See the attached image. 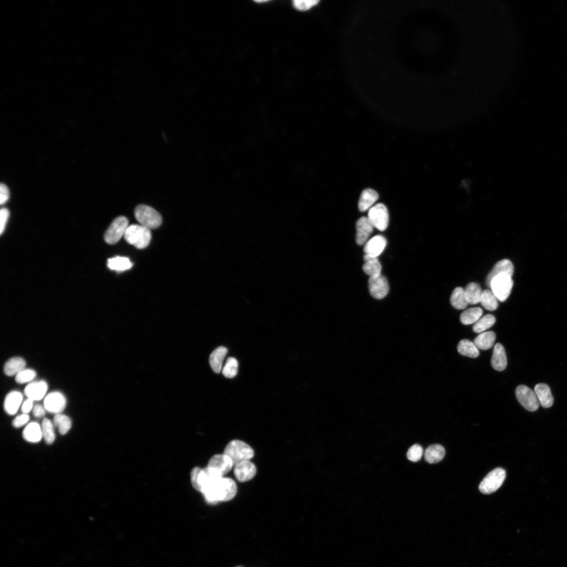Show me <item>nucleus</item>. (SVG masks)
I'll return each mask as SVG.
<instances>
[{
    "instance_id": "obj_46",
    "label": "nucleus",
    "mask_w": 567,
    "mask_h": 567,
    "mask_svg": "<svg viewBox=\"0 0 567 567\" xmlns=\"http://www.w3.org/2000/svg\"><path fill=\"white\" fill-rule=\"evenodd\" d=\"M33 402L31 399H28L23 402L21 406V410L23 414H28L32 411L33 408Z\"/></svg>"
},
{
    "instance_id": "obj_25",
    "label": "nucleus",
    "mask_w": 567,
    "mask_h": 567,
    "mask_svg": "<svg viewBox=\"0 0 567 567\" xmlns=\"http://www.w3.org/2000/svg\"><path fill=\"white\" fill-rule=\"evenodd\" d=\"M446 451L444 447L439 445H434L429 447L425 451V460L430 464L439 463L444 459Z\"/></svg>"
},
{
    "instance_id": "obj_24",
    "label": "nucleus",
    "mask_w": 567,
    "mask_h": 567,
    "mask_svg": "<svg viewBox=\"0 0 567 567\" xmlns=\"http://www.w3.org/2000/svg\"><path fill=\"white\" fill-rule=\"evenodd\" d=\"M379 196L377 192L371 189H367L362 193L358 203V208L360 211L365 212L369 210L374 203L377 201Z\"/></svg>"
},
{
    "instance_id": "obj_12",
    "label": "nucleus",
    "mask_w": 567,
    "mask_h": 567,
    "mask_svg": "<svg viewBox=\"0 0 567 567\" xmlns=\"http://www.w3.org/2000/svg\"><path fill=\"white\" fill-rule=\"evenodd\" d=\"M66 406V398L63 394L58 392L49 394L44 401L45 410L56 415L61 414L65 409Z\"/></svg>"
},
{
    "instance_id": "obj_48",
    "label": "nucleus",
    "mask_w": 567,
    "mask_h": 567,
    "mask_svg": "<svg viewBox=\"0 0 567 567\" xmlns=\"http://www.w3.org/2000/svg\"><path fill=\"white\" fill-rule=\"evenodd\" d=\"M237 567H242V566H237Z\"/></svg>"
},
{
    "instance_id": "obj_3",
    "label": "nucleus",
    "mask_w": 567,
    "mask_h": 567,
    "mask_svg": "<svg viewBox=\"0 0 567 567\" xmlns=\"http://www.w3.org/2000/svg\"><path fill=\"white\" fill-rule=\"evenodd\" d=\"M223 454L231 459L234 466L245 461H250L254 456L253 449L243 441L235 440L229 442Z\"/></svg>"
},
{
    "instance_id": "obj_6",
    "label": "nucleus",
    "mask_w": 567,
    "mask_h": 567,
    "mask_svg": "<svg viewBox=\"0 0 567 567\" xmlns=\"http://www.w3.org/2000/svg\"><path fill=\"white\" fill-rule=\"evenodd\" d=\"M513 285L512 276L501 274L495 276L492 280L490 288L499 300L503 302L509 296Z\"/></svg>"
},
{
    "instance_id": "obj_44",
    "label": "nucleus",
    "mask_w": 567,
    "mask_h": 567,
    "mask_svg": "<svg viewBox=\"0 0 567 567\" xmlns=\"http://www.w3.org/2000/svg\"><path fill=\"white\" fill-rule=\"evenodd\" d=\"M10 198V191L8 187L4 184L0 185V204H6Z\"/></svg>"
},
{
    "instance_id": "obj_15",
    "label": "nucleus",
    "mask_w": 567,
    "mask_h": 567,
    "mask_svg": "<svg viewBox=\"0 0 567 567\" xmlns=\"http://www.w3.org/2000/svg\"><path fill=\"white\" fill-rule=\"evenodd\" d=\"M256 473V468L250 460L240 463L235 466V477L240 482H246L251 480Z\"/></svg>"
},
{
    "instance_id": "obj_42",
    "label": "nucleus",
    "mask_w": 567,
    "mask_h": 567,
    "mask_svg": "<svg viewBox=\"0 0 567 567\" xmlns=\"http://www.w3.org/2000/svg\"><path fill=\"white\" fill-rule=\"evenodd\" d=\"M10 216L9 210L6 208H3L0 211V234L3 235L5 231L8 221Z\"/></svg>"
},
{
    "instance_id": "obj_19",
    "label": "nucleus",
    "mask_w": 567,
    "mask_h": 567,
    "mask_svg": "<svg viewBox=\"0 0 567 567\" xmlns=\"http://www.w3.org/2000/svg\"><path fill=\"white\" fill-rule=\"evenodd\" d=\"M491 365L495 370L498 371L504 370L507 366L505 349L504 346L500 343L496 344L494 346Z\"/></svg>"
},
{
    "instance_id": "obj_5",
    "label": "nucleus",
    "mask_w": 567,
    "mask_h": 567,
    "mask_svg": "<svg viewBox=\"0 0 567 567\" xmlns=\"http://www.w3.org/2000/svg\"><path fill=\"white\" fill-rule=\"evenodd\" d=\"M135 216L140 225L149 229H154L162 223V217L152 208L139 205L135 210Z\"/></svg>"
},
{
    "instance_id": "obj_39",
    "label": "nucleus",
    "mask_w": 567,
    "mask_h": 567,
    "mask_svg": "<svg viewBox=\"0 0 567 567\" xmlns=\"http://www.w3.org/2000/svg\"><path fill=\"white\" fill-rule=\"evenodd\" d=\"M37 377V373L31 369H24L15 376V381L20 384H24L33 380Z\"/></svg>"
},
{
    "instance_id": "obj_16",
    "label": "nucleus",
    "mask_w": 567,
    "mask_h": 567,
    "mask_svg": "<svg viewBox=\"0 0 567 567\" xmlns=\"http://www.w3.org/2000/svg\"><path fill=\"white\" fill-rule=\"evenodd\" d=\"M374 226L368 218L362 217L356 223V242L359 245L365 244L374 231Z\"/></svg>"
},
{
    "instance_id": "obj_4",
    "label": "nucleus",
    "mask_w": 567,
    "mask_h": 567,
    "mask_svg": "<svg viewBox=\"0 0 567 567\" xmlns=\"http://www.w3.org/2000/svg\"><path fill=\"white\" fill-rule=\"evenodd\" d=\"M124 238L130 244L137 249H145L151 239L150 229L141 225L133 224L128 226Z\"/></svg>"
},
{
    "instance_id": "obj_23",
    "label": "nucleus",
    "mask_w": 567,
    "mask_h": 567,
    "mask_svg": "<svg viewBox=\"0 0 567 567\" xmlns=\"http://www.w3.org/2000/svg\"><path fill=\"white\" fill-rule=\"evenodd\" d=\"M23 439L27 442L37 444L43 437L41 425L37 422L29 423L23 431Z\"/></svg>"
},
{
    "instance_id": "obj_2",
    "label": "nucleus",
    "mask_w": 567,
    "mask_h": 567,
    "mask_svg": "<svg viewBox=\"0 0 567 567\" xmlns=\"http://www.w3.org/2000/svg\"><path fill=\"white\" fill-rule=\"evenodd\" d=\"M223 477L219 472L208 467L204 469L195 468L190 475L192 486L201 493L215 484Z\"/></svg>"
},
{
    "instance_id": "obj_34",
    "label": "nucleus",
    "mask_w": 567,
    "mask_h": 567,
    "mask_svg": "<svg viewBox=\"0 0 567 567\" xmlns=\"http://www.w3.org/2000/svg\"><path fill=\"white\" fill-rule=\"evenodd\" d=\"M53 424L59 430V433L64 435L66 434L71 427H72V423L70 419L67 416L62 414H57L53 418Z\"/></svg>"
},
{
    "instance_id": "obj_17",
    "label": "nucleus",
    "mask_w": 567,
    "mask_h": 567,
    "mask_svg": "<svg viewBox=\"0 0 567 567\" xmlns=\"http://www.w3.org/2000/svg\"><path fill=\"white\" fill-rule=\"evenodd\" d=\"M48 389L47 383L44 381H38L31 382L25 389L24 393L28 399L33 401H40L44 398Z\"/></svg>"
},
{
    "instance_id": "obj_43",
    "label": "nucleus",
    "mask_w": 567,
    "mask_h": 567,
    "mask_svg": "<svg viewBox=\"0 0 567 567\" xmlns=\"http://www.w3.org/2000/svg\"><path fill=\"white\" fill-rule=\"evenodd\" d=\"M30 417L28 414L17 416L12 422V425L15 428H19L23 426L29 421Z\"/></svg>"
},
{
    "instance_id": "obj_9",
    "label": "nucleus",
    "mask_w": 567,
    "mask_h": 567,
    "mask_svg": "<svg viewBox=\"0 0 567 567\" xmlns=\"http://www.w3.org/2000/svg\"><path fill=\"white\" fill-rule=\"evenodd\" d=\"M516 393L518 401L525 409L530 412L538 410L540 403L533 390L525 385H520L517 388Z\"/></svg>"
},
{
    "instance_id": "obj_11",
    "label": "nucleus",
    "mask_w": 567,
    "mask_h": 567,
    "mask_svg": "<svg viewBox=\"0 0 567 567\" xmlns=\"http://www.w3.org/2000/svg\"><path fill=\"white\" fill-rule=\"evenodd\" d=\"M386 240L382 236H376L369 240L365 244L364 259L365 262L378 258L386 245Z\"/></svg>"
},
{
    "instance_id": "obj_36",
    "label": "nucleus",
    "mask_w": 567,
    "mask_h": 567,
    "mask_svg": "<svg viewBox=\"0 0 567 567\" xmlns=\"http://www.w3.org/2000/svg\"><path fill=\"white\" fill-rule=\"evenodd\" d=\"M363 269L364 272L370 276L374 277L381 275L382 267L378 258L369 260L365 262Z\"/></svg>"
},
{
    "instance_id": "obj_18",
    "label": "nucleus",
    "mask_w": 567,
    "mask_h": 567,
    "mask_svg": "<svg viewBox=\"0 0 567 567\" xmlns=\"http://www.w3.org/2000/svg\"><path fill=\"white\" fill-rule=\"evenodd\" d=\"M514 268L511 262L507 259L502 260L496 263L486 278V285L490 288L492 280L496 276L506 274L512 276Z\"/></svg>"
},
{
    "instance_id": "obj_14",
    "label": "nucleus",
    "mask_w": 567,
    "mask_h": 567,
    "mask_svg": "<svg viewBox=\"0 0 567 567\" xmlns=\"http://www.w3.org/2000/svg\"><path fill=\"white\" fill-rule=\"evenodd\" d=\"M208 467L214 469L223 476L235 467L233 460L224 454H216L209 460Z\"/></svg>"
},
{
    "instance_id": "obj_29",
    "label": "nucleus",
    "mask_w": 567,
    "mask_h": 567,
    "mask_svg": "<svg viewBox=\"0 0 567 567\" xmlns=\"http://www.w3.org/2000/svg\"><path fill=\"white\" fill-rule=\"evenodd\" d=\"M457 351L462 356L477 358L480 355L479 349L474 342L468 340L460 341L457 345Z\"/></svg>"
},
{
    "instance_id": "obj_33",
    "label": "nucleus",
    "mask_w": 567,
    "mask_h": 567,
    "mask_svg": "<svg viewBox=\"0 0 567 567\" xmlns=\"http://www.w3.org/2000/svg\"><path fill=\"white\" fill-rule=\"evenodd\" d=\"M498 300L492 290H485L482 292L480 303L486 310L494 311L498 308Z\"/></svg>"
},
{
    "instance_id": "obj_47",
    "label": "nucleus",
    "mask_w": 567,
    "mask_h": 567,
    "mask_svg": "<svg viewBox=\"0 0 567 567\" xmlns=\"http://www.w3.org/2000/svg\"><path fill=\"white\" fill-rule=\"evenodd\" d=\"M255 2L257 3H268V1H255Z\"/></svg>"
},
{
    "instance_id": "obj_26",
    "label": "nucleus",
    "mask_w": 567,
    "mask_h": 567,
    "mask_svg": "<svg viewBox=\"0 0 567 567\" xmlns=\"http://www.w3.org/2000/svg\"><path fill=\"white\" fill-rule=\"evenodd\" d=\"M26 362L21 357H14L9 359L4 367L5 373L8 376H16L25 369Z\"/></svg>"
},
{
    "instance_id": "obj_45",
    "label": "nucleus",
    "mask_w": 567,
    "mask_h": 567,
    "mask_svg": "<svg viewBox=\"0 0 567 567\" xmlns=\"http://www.w3.org/2000/svg\"><path fill=\"white\" fill-rule=\"evenodd\" d=\"M45 407L41 405L38 404L34 406L32 414L33 415L37 418H41L45 415Z\"/></svg>"
},
{
    "instance_id": "obj_8",
    "label": "nucleus",
    "mask_w": 567,
    "mask_h": 567,
    "mask_svg": "<svg viewBox=\"0 0 567 567\" xmlns=\"http://www.w3.org/2000/svg\"><path fill=\"white\" fill-rule=\"evenodd\" d=\"M128 223V219L125 217L120 216L116 218L105 234L106 242L109 244L117 243L125 235L129 226Z\"/></svg>"
},
{
    "instance_id": "obj_28",
    "label": "nucleus",
    "mask_w": 567,
    "mask_h": 567,
    "mask_svg": "<svg viewBox=\"0 0 567 567\" xmlns=\"http://www.w3.org/2000/svg\"><path fill=\"white\" fill-rule=\"evenodd\" d=\"M465 291L469 304L475 305L480 303L483 291L478 284L473 282L469 283Z\"/></svg>"
},
{
    "instance_id": "obj_37",
    "label": "nucleus",
    "mask_w": 567,
    "mask_h": 567,
    "mask_svg": "<svg viewBox=\"0 0 567 567\" xmlns=\"http://www.w3.org/2000/svg\"><path fill=\"white\" fill-rule=\"evenodd\" d=\"M495 322L496 318L493 315H486L474 324L473 330L476 333H482L492 327Z\"/></svg>"
},
{
    "instance_id": "obj_1",
    "label": "nucleus",
    "mask_w": 567,
    "mask_h": 567,
    "mask_svg": "<svg viewBox=\"0 0 567 567\" xmlns=\"http://www.w3.org/2000/svg\"><path fill=\"white\" fill-rule=\"evenodd\" d=\"M237 485L234 480L230 478L222 477L214 485L208 488L202 493L205 499L210 504L219 502H227L233 500L237 493Z\"/></svg>"
},
{
    "instance_id": "obj_22",
    "label": "nucleus",
    "mask_w": 567,
    "mask_h": 567,
    "mask_svg": "<svg viewBox=\"0 0 567 567\" xmlns=\"http://www.w3.org/2000/svg\"><path fill=\"white\" fill-rule=\"evenodd\" d=\"M227 353V349L224 347H219L212 352L210 356V366L217 374L222 370L223 363Z\"/></svg>"
},
{
    "instance_id": "obj_35",
    "label": "nucleus",
    "mask_w": 567,
    "mask_h": 567,
    "mask_svg": "<svg viewBox=\"0 0 567 567\" xmlns=\"http://www.w3.org/2000/svg\"><path fill=\"white\" fill-rule=\"evenodd\" d=\"M55 425L48 419H44L41 425L43 437L48 445H51L56 440Z\"/></svg>"
},
{
    "instance_id": "obj_21",
    "label": "nucleus",
    "mask_w": 567,
    "mask_h": 567,
    "mask_svg": "<svg viewBox=\"0 0 567 567\" xmlns=\"http://www.w3.org/2000/svg\"><path fill=\"white\" fill-rule=\"evenodd\" d=\"M538 401L545 408L551 407L554 403V397L551 388L545 383H538L534 389Z\"/></svg>"
},
{
    "instance_id": "obj_41",
    "label": "nucleus",
    "mask_w": 567,
    "mask_h": 567,
    "mask_svg": "<svg viewBox=\"0 0 567 567\" xmlns=\"http://www.w3.org/2000/svg\"><path fill=\"white\" fill-rule=\"evenodd\" d=\"M320 2L317 0H295L294 8L298 11H306L317 5Z\"/></svg>"
},
{
    "instance_id": "obj_13",
    "label": "nucleus",
    "mask_w": 567,
    "mask_h": 567,
    "mask_svg": "<svg viewBox=\"0 0 567 567\" xmlns=\"http://www.w3.org/2000/svg\"><path fill=\"white\" fill-rule=\"evenodd\" d=\"M368 285L370 295L377 299L384 298L389 291L388 280L382 275L376 277H370Z\"/></svg>"
},
{
    "instance_id": "obj_32",
    "label": "nucleus",
    "mask_w": 567,
    "mask_h": 567,
    "mask_svg": "<svg viewBox=\"0 0 567 567\" xmlns=\"http://www.w3.org/2000/svg\"><path fill=\"white\" fill-rule=\"evenodd\" d=\"M450 302L452 306L457 310H464L468 305V302L465 290L462 288H457L453 291Z\"/></svg>"
},
{
    "instance_id": "obj_30",
    "label": "nucleus",
    "mask_w": 567,
    "mask_h": 567,
    "mask_svg": "<svg viewBox=\"0 0 567 567\" xmlns=\"http://www.w3.org/2000/svg\"><path fill=\"white\" fill-rule=\"evenodd\" d=\"M133 263L129 258L117 256L110 259L108 261L109 268L117 272H123L130 270L133 267Z\"/></svg>"
},
{
    "instance_id": "obj_40",
    "label": "nucleus",
    "mask_w": 567,
    "mask_h": 567,
    "mask_svg": "<svg viewBox=\"0 0 567 567\" xmlns=\"http://www.w3.org/2000/svg\"><path fill=\"white\" fill-rule=\"evenodd\" d=\"M423 455V449L419 445L413 446L407 452V457L410 461L417 462L419 461Z\"/></svg>"
},
{
    "instance_id": "obj_10",
    "label": "nucleus",
    "mask_w": 567,
    "mask_h": 567,
    "mask_svg": "<svg viewBox=\"0 0 567 567\" xmlns=\"http://www.w3.org/2000/svg\"><path fill=\"white\" fill-rule=\"evenodd\" d=\"M369 220L374 227L383 231L389 224V213L386 207L382 203H379L372 207L368 212Z\"/></svg>"
},
{
    "instance_id": "obj_7",
    "label": "nucleus",
    "mask_w": 567,
    "mask_h": 567,
    "mask_svg": "<svg viewBox=\"0 0 567 567\" xmlns=\"http://www.w3.org/2000/svg\"><path fill=\"white\" fill-rule=\"evenodd\" d=\"M506 473L502 468H496L489 472L480 483L479 489L484 494H491L498 491L503 484Z\"/></svg>"
},
{
    "instance_id": "obj_20",
    "label": "nucleus",
    "mask_w": 567,
    "mask_h": 567,
    "mask_svg": "<svg viewBox=\"0 0 567 567\" xmlns=\"http://www.w3.org/2000/svg\"><path fill=\"white\" fill-rule=\"evenodd\" d=\"M23 400V395L17 391L10 392L6 396L4 402V409L7 414L13 416L18 411Z\"/></svg>"
},
{
    "instance_id": "obj_31",
    "label": "nucleus",
    "mask_w": 567,
    "mask_h": 567,
    "mask_svg": "<svg viewBox=\"0 0 567 567\" xmlns=\"http://www.w3.org/2000/svg\"><path fill=\"white\" fill-rule=\"evenodd\" d=\"M483 313V310L480 307L470 308L460 315V322L465 325L475 324L480 320Z\"/></svg>"
},
{
    "instance_id": "obj_38",
    "label": "nucleus",
    "mask_w": 567,
    "mask_h": 567,
    "mask_svg": "<svg viewBox=\"0 0 567 567\" xmlns=\"http://www.w3.org/2000/svg\"><path fill=\"white\" fill-rule=\"evenodd\" d=\"M238 367L237 360L235 358L229 357L222 369V374L227 378H234L238 374Z\"/></svg>"
},
{
    "instance_id": "obj_27",
    "label": "nucleus",
    "mask_w": 567,
    "mask_h": 567,
    "mask_svg": "<svg viewBox=\"0 0 567 567\" xmlns=\"http://www.w3.org/2000/svg\"><path fill=\"white\" fill-rule=\"evenodd\" d=\"M496 341V334L493 331L481 333L474 340V343L478 349L486 350L491 349Z\"/></svg>"
}]
</instances>
